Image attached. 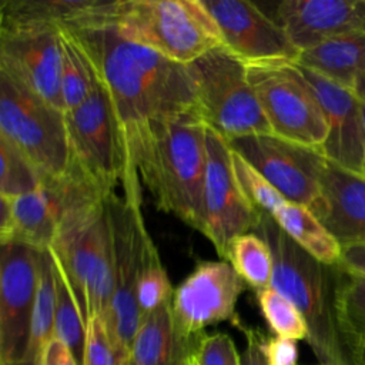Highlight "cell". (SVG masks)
<instances>
[{"label": "cell", "instance_id": "cell-1", "mask_svg": "<svg viewBox=\"0 0 365 365\" xmlns=\"http://www.w3.org/2000/svg\"><path fill=\"white\" fill-rule=\"evenodd\" d=\"M68 31L86 51L111 97L130 177H138L133 161L161 125L200 117L190 68L125 40L114 26Z\"/></svg>", "mask_w": 365, "mask_h": 365}, {"label": "cell", "instance_id": "cell-2", "mask_svg": "<svg viewBox=\"0 0 365 365\" xmlns=\"http://www.w3.org/2000/svg\"><path fill=\"white\" fill-rule=\"evenodd\" d=\"M272 255L271 287L288 298L307 322L312 352L321 365H354L336 318L338 265H328L302 250L265 212L254 230Z\"/></svg>", "mask_w": 365, "mask_h": 365}, {"label": "cell", "instance_id": "cell-3", "mask_svg": "<svg viewBox=\"0 0 365 365\" xmlns=\"http://www.w3.org/2000/svg\"><path fill=\"white\" fill-rule=\"evenodd\" d=\"M207 125L185 117L161 125L133 161L158 210L173 214L197 231L204 225Z\"/></svg>", "mask_w": 365, "mask_h": 365}, {"label": "cell", "instance_id": "cell-4", "mask_svg": "<svg viewBox=\"0 0 365 365\" xmlns=\"http://www.w3.org/2000/svg\"><path fill=\"white\" fill-rule=\"evenodd\" d=\"M123 194L107 195L113 238L114 289L104 318L117 364L127 365L135 334L143 321L137 284L154 242L141 212V184H123Z\"/></svg>", "mask_w": 365, "mask_h": 365}, {"label": "cell", "instance_id": "cell-5", "mask_svg": "<svg viewBox=\"0 0 365 365\" xmlns=\"http://www.w3.org/2000/svg\"><path fill=\"white\" fill-rule=\"evenodd\" d=\"M74 294L86 325L106 318L113 289V238L107 197L73 211L48 247Z\"/></svg>", "mask_w": 365, "mask_h": 365}, {"label": "cell", "instance_id": "cell-6", "mask_svg": "<svg viewBox=\"0 0 365 365\" xmlns=\"http://www.w3.org/2000/svg\"><path fill=\"white\" fill-rule=\"evenodd\" d=\"M114 27L125 40L184 66L224 46L202 0H118Z\"/></svg>", "mask_w": 365, "mask_h": 365}, {"label": "cell", "instance_id": "cell-7", "mask_svg": "<svg viewBox=\"0 0 365 365\" xmlns=\"http://www.w3.org/2000/svg\"><path fill=\"white\" fill-rule=\"evenodd\" d=\"M204 124L224 138L272 134L248 80L247 66L224 46L188 64Z\"/></svg>", "mask_w": 365, "mask_h": 365}, {"label": "cell", "instance_id": "cell-8", "mask_svg": "<svg viewBox=\"0 0 365 365\" xmlns=\"http://www.w3.org/2000/svg\"><path fill=\"white\" fill-rule=\"evenodd\" d=\"M108 194L71 163L66 174L43 180L36 191L14 200L0 198V244L20 242L47 250L73 211Z\"/></svg>", "mask_w": 365, "mask_h": 365}, {"label": "cell", "instance_id": "cell-9", "mask_svg": "<svg viewBox=\"0 0 365 365\" xmlns=\"http://www.w3.org/2000/svg\"><path fill=\"white\" fill-rule=\"evenodd\" d=\"M0 135L10 140L46 178L71 165L66 114L0 73Z\"/></svg>", "mask_w": 365, "mask_h": 365}, {"label": "cell", "instance_id": "cell-10", "mask_svg": "<svg viewBox=\"0 0 365 365\" xmlns=\"http://www.w3.org/2000/svg\"><path fill=\"white\" fill-rule=\"evenodd\" d=\"M247 74L272 134L319 150L327 120L295 63L248 64Z\"/></svg>", "mask_w": 365, "mask_h": 365}, {"label": "cell", "instance_id": "cell-11", "mask_svg": "<svg viewBox=\"0 0 365 365\" xmlns=\"http://www.w3.org/2000/svg\"><path fill=\"white\" fill-rule=\"evenodd\" d=\"M71 163L107 192L130 177L120 123L111 97L98 80L94 91L66 113Z\"/></svg>", "mask_w": 365, "mask_h": 365}, {"label": "cell", "instance_id": "cell-12", "mask_svg": "<svg viewBox=\"0 0 365 365\" xmlns=\"http://www.w3.org/2000/svg\"><path fill=\"white\" fill-rule=\"evenodd\" d=\"M231 148L250 163L288 201L311 211L321 200V178L327 158L275 134H251L230 140Z\"/></svg>", "mask_w": 365, "mask_h": 365}, {"label": "cell", "instance_id": "cell-13", "mask_svg": "<svg viewBox=\"0 0 365 365\" xmlns=\"http://www.w3.org/2000/svg\"><path fill=\"white\" fill-rule=\"evenodd\" d=\"M204 180V225L201 234L224 259L228 244L255 230L258 211L241 190L232 165V148L221 134L207 127Z\"/></svg>", "mask_w": 365, "mask_h": 365}, {"label": "cell", "instance_id": "cell-14", "mask_svg": "<svg viewBox=\"0 0 365 365\" xmlns=\"http://www.w3.org/2000/svg\"><path fill=\"white\" fill-rule=\"evenodd\" d=\"M0 245V365H26L41 250Z\"/></svg>", "mask_w": 365, "mask_h": 365}, {"label": "cell", "instance_id": "cell-15", "mask_svg": "<svg viewBox=\"0 0 365 365\" xmlns=\"http://www.w3.org/2000/svg\"><path fill=\"white\" fill-rule=\"evenodd\" d=\"M248 285L230 262L200 261L174 289L171 312L174 327L187 338H200L208 325L240 322L235 305Z\"/></svg>", "mask_w": 365, "mask_h": 365}, {"label": "cell", "instance_id": "cell-16", "mask_svg": "<svg viewBox=\"0 0 365 365\" xmlns=\"http://www.w3.org/2000/svg\"><path fill=\"white\" fill-rule=\"evenodd\" d=\"M215 20L224 47L245 66L297 63L299 50L282 27L255 3L244 0H202Z\"/></svg>", "mask_w": 365, "mask_h": 365}, {"label": "cell", "instance_id": "cell-17", "mask_svg": "<svg viewBox=\"0 0 365 365\" xmlns=\"http://www.w3.org/2000/svg\"><path fill=\"white\" fill-rule=\"evenodd\" d=\"M0 73L66 113L61 96L60 30H0Z\"/></svg>", "mask_w": 365, "mask_h": 365}, {"label": "cell", "instance_id": "cell-18", "mask_svg": "<svg viewBox=\"0 0 365 365\" xmlns=\"http://www.w3.org/2000/svg\"><path fill=\"white\" fill-rule=\"evenodd\" d=\"M317 97L328 125L322 155L352 173L364 175L365 130L361 101L351 88L341 87L315 71L295 64Z\"/></svg>", "mask_w": 365, "mask_h": 365}, {"label": "cell", "instance_id": "cell-19", "mask_svg": "<svg viewBox=\"0 0 365 365\" xmlns=\"http://www.w3.org/2000/svg\"><path fill=\"white\" fill-rule=\"evenodd\" d=\"M271 17L301 53L338 36L365 33V0H282Z\"/></svg>", "mask_w": 365, "mask_h": 365}, {"label": "cell", "instance_id": "cell-20", "mask_svg": "<svg viewBox=\"0 0 365 365\" xmlns=\"http://www.w3.org/2000/svg\"><path fill=\"white\" fill-rule=\"evenodd\" d=\"M118 0H3L0 30H83L114 26Z\"/></svg>", "mask_w": 365, "mask_h": 365}, {"label": "cell", "instance_id": "cell-21", "mask_svg": "<svg viewBox=\"0 0 365 365\" xmlns=\"http://www.w3.org/2000/svg\"><path fill=\"white\" fill-rule=\"evenodd\" d=\"M312 212L341 245L365 242V175L327 160Z\"/></svg>", "mask_w": 365, "mask_h": 365}, {"label": "cell", "instance_id": "cell-22", "mask_svg": "<svg viewBox=\"0 0 365 365\" xmlns=\"http://www.w3.org/2000/svg\"><path fill=\"white\" fill-rule=\"evenodd\" d=\"M200 338H187L177 331L168 301L143 318L130 361L133 365H190Z\"/></svg>", "mask_w": 365, "mask_h": 365}, {"label": "cell", "instance_id": "cell-23", "mask_svg": "<svg viewBox=\"0 0 365 365\" xmlns=\"http://www.w3.org/2000/svg\"><path fill=\"white\" fill-rule=\"evenodd\" d=\"M295 64L352 90L355 80L365 73V33L338 36L304 50Z\"/></svg>", "mask_w": 365, "mask_h": 365}, {"label": "cell", "instance_id": "cell-24", "mask_svg": "<svg viewBox=\"0 0 365 365\" xmlns=\"http://www.w3.org/2000/svg\"><path fill=\"white\" fill-rule=\"evenodd\" d=\"M271 217L289 238L318 261L328 265L339 261L341 244L305 205L285 200Z\"/></svg>", "mask_w": 365, "mask_h": 365}, {"label": "cell", "instance_id": "cell-25", "mask_svg": "<svg viewBox=\"0 0 365 365\" xmlns=\"http://www.w3.org/2000/svg\"><path fill=\"white\" fill-rule=\"evenodd\" d=\"M56 279L54 262L50 250H41L38 268V287L31 317L30 339L26 365H37L44 345L54 336Z\"/></svg>", "mask_w": 365, "mask_h": 365}, {"label": "cell", "instance_id": "cell-26", "mask_svg": "<svg viewBox=\"0 0 365 365\" xmlns=\"http://www.w3.org/2000/svg\"><path fill=\"white\" fill-rule=\"evenodd\" d=\"M61 96L64 110L80 106L97 87L98 77L86 51L68 30H60Z\"/></svg>", "mask_w": 365, "mask_h": 365}, {"label": "cell", "instance_id": "cell-27", "mask_svg": "<svg viewBox=\"0 0 365 365\" xmlns=\"http://www.w3.org/2000/svg\"><path fill=\"white\" fill-rule=\"evenodd\" d=\"M224 261L230 262L242 281L255 291L271 287V250L257 232L251 231L235 237L227 247Z\"/></svg>", "mask_w": 365, "mask_h": 365}, {"label": "cell", "instance_id": "cell-28", "mask_svg": "<svg viewBox=\"0 0 365 365\" xmlns=\"http://www.w3.org/2000/svg\"><path fill=\"white\" fill-rule=\"evenodd\" d=\"M336 318L339 332L349 352L365 348V278L345 272L341 268Z\"/></svg>", "mask_w": 365, "mask_h": 365}, {"label": "cell", "instance_id": "cell-29", "mask_svg": "<svg viewBox=\"0 0 365 365\" xmlns=\"http://www.w3.org/2000/svg\"><path fill=\"white\" fill-rule=\"evenodd\" d=\"M50 250V248H48ZM51 252V251H50ZM53 255V254H51ZM54 279H56V309H54V336L64 342L78 365H83L87 325L83 319L71 287L53 255Z\"/></svg>", "mask_w": 365, "mask_h": 365}, {"label": "cell", "instance_id": "cell-30", "mask_svg": "<svg viewBox=\"0 0 365 365\" xmlns=\"http://www.w3.org/2000/svg\"><path fill=\"white\" fill-rule=\"evenodd\" d=\"M0 198L14 200L41 187L43 175L36 165L3 135H0Z\"/></svg>", "mask_w": 365, "mask_h": 365}, {"label": "cell", "instance_id": "cell-31", "mask_svg": "<svg viewBox=\"0 0 365 365\" xmlns=\"http://www.w3.org/2000/svg\"><path fill=\"white\" fill-rule=\"evenodd\" d=\"M257 302L265 318L269 329L278 335L291 339H305L308 338V328L304 317L297 309V307L279 294L272 287L255 291Z\"/></svg>", "mask_w": 365, "mask_h": 365}, {"label": "cell", "instance_id": "cell-32", "mask_svg": "<svg viewBox=\"0 0 365 365\" xmlns=\"http://www.w3.org/2000/svg\"><path fill=\"white\" fill-rule=\"evenodd\" d=\"M174 289L154 245L145 259L137 284V301L143 318L171 301Z\"/></svg>", "mask_w": 365, "mask_h": 365}, {"label": "cell", "instance_id": "cell-33", "mask_svg": "<svg viewBox=\"0 0 365 365\" xmlns=\"http://www.w3.org/2000/svg\"><path fill=\"white\" fill-rule=\"evenodd\" d=\"M232 165L241 190L258 211L271 215L287 200L274 185H271L250 163H247L234 150Z\"/></svg>", "mask_w": 365, "mask_h": 365}, {"label": "cell", "instance_id": "cell-34", "mask_svg": "<svg viewBox=\"0 0 365 365\" xmlns=\"http://www.w3.org/2000/svg\"><path fill=\"white\" fill-rule=\"evenodd\" d=\"M234 341L227 334L202 335L192 355L197 365H241Z\"/></svg>", "mask_w": 365, "mask_h": 365}, {"label": "cell", "instance_id": "cell-35", "mask_svg": "<svg viewBox=\"0 0 365 365\" xmlns=\"http://www.w3.org/2000/svg\"><path fill=\"white\" fill-rule=\"evenodd\" d=\"M83 365H118L106 322L101 317H93L88 321Z\"/></svg>", "mask_w": 365, "mask_h": 365}, {"label": "cell", "instance_id": "cell-36", "mask_svg": "<svg viewBox=\"0 0 365 365\" xmlns=\"http://www.w3.org/2000/svg\"><path fill=\"white\" fill-rule=\"evenodd\" d=\"M235 327L244 332L247 339L245 349L240 356L241 365H269L265 348L267 338L258 329L247 328L241 322H238Z\"/></svg>", "mask_w": 365, "mask_h": 365}, {"label": "cell", "instance_id": "cell-37", "mask_svg": "<svg viewBox=\"0 0 365 365\" xmlns=\"http://www.w3.org/2000/svg\"><path fill=\"white\" fill-rule=\"evenodd\" d=\"M267 355L269 365H295L298 358L297 341L285 336L267 338Z\"/></svg>", "mask_w": 365, "mask_h": 365}, {"label": "cell", "instance_id": "cell-38", "mask_svg": "<svg viewBox=\"0 0 365 365\" xmlns=\"http://www.w3.org/2000/svg\"><path fill=\"white\" fill-rule=\"evenodd\" d=\"M336 265L345 272L365 278V242L341 245V255Z\"/></svg>", "mask_w": 365, "mask_h": 365}, {"label": "cell", "instance_id": "cell-39", "mask_svg": "<svg viewBox=\"0 0 365 365\" xmlns=\"http://www.w3.org/2000/svg\"><path fill=\"white\" fill-rule=\"evenodd\" d=\"M37 365H78L68 346L53 336L43 348Z\"/></svg>", "mask_w": 365, "mask_h": 365}, {"label": "cell", "instance_id": "cell-40", "mask_svg": "<svg viewBox=\"0 0 365 365\" xmlns=\"http://www.w3.org/2000/svg\"><path fill=\"white\" fill-rule=\"evenodd\" d=\"M352 91H354L355 96L359 98V101L365 104V73H362V74L355 80V84H354V87H352Z\"/></svg>", "mask_w": 365, "mask_h": 365}, {"label": "cell", "instance_id": "cell-41", "mask_svg": "<svg viewBox=\"0 0 365 365\" xmlns=\"http://www.w3.org/2000/svg\"><path fill=\"white\" fill-rule=\"evenodd\" d=\"M354 365H365V348H359L351 352Z\"/></svg>", "mask_w": 365, "mask_h": 365}, {"label": "cell", "instance_id": "cell-42", "mask_svg": "<svg viewBox=\"0 0 365 365\" xmlns=\"http://www.w3.org/2000/svg\"><path fill=\"white\" fill-rule=\"evenodd\" d=\"M361 114H362V121H364V130H365V104L361 103ZM364 175H365V167H364Z\"/></svg>", "mask_w": 365, "mask_h": 365}, {"label": "cell", "instance_id": "cell-43", "mask_svg": "<svg viewBox=\"0 0 365 365\" xmlns=\"http://www.w3.org/2000/svg\"><path fill=\"white\" fill-rule=\"evenodd\" d=\"M190 365H197V364L194 362V358H192V361H191V364H190Z\"/></svg>", "mask_w": 365, "mask_h": 365}, {"label": "cell", "instance_id": "cell-44", "mask_svg": "<svg viewBox=\"0 0 365 365\" xmlns=\"http://www.w3.org/2000/svg\"><path fill=\"white\" fill-rule=\"evenodd\" d=\"M127 365H133V364H131V361H128V364H127Z\"/></svg>", "mask_w": 365, "mask_h": 365}]
</instances>
